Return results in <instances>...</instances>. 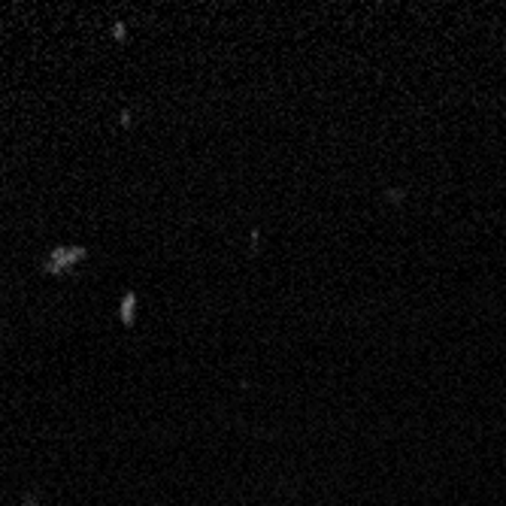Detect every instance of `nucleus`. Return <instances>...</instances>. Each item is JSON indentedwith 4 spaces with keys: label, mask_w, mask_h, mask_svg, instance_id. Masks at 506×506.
<instances>
[{
    "label": "nucleus",
    "mask_w": 506,
    "mask_h": 506,
    "mask_svg": "<svg viewBox=\"0 0 506 506\" xmlns=\"http://www.w3.org/2000/svg\"><path fill=\"white\" fill-rule=\"evenodd\" d=\"M85 252L82 249H58V252H52L49 258V270L52 273H64L67 267H73L76 261H82Z\"/></svg>",
    "instance_id": "nucleus-1"
},
{
    "label": "nucleus",
    "mask_w": 506,
    "mask_h": 506,
    "mask_svg": "<svg viewBox=\"0 0 506 506\" xmlns=\"http://www.w3.org/2000/svg\"><path fill=\"white\" fill-rule=\"evenodd\" d=\"M133 303H137V297H133V295H128L125 300H121V321H125V324L133 321Z\"/></svg>",
    "instance_id": "nucleus-2"
}]
</instances>
